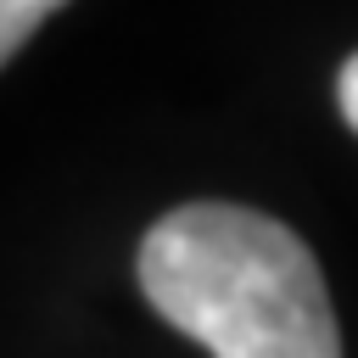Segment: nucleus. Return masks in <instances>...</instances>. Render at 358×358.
<instances>
[{"instance_id": "nucleus-1", "label": "nucleus", "mask_w": 358, "mask_h": 358, "mask_svg": "<svg viewBox=\"0 0 358 358\" xmlns=\"http://www.w3.org/2000/svg\"><path fill=\"white\" fill-rule=\"evenodd\" d=\"M145 302L213 358H341L324 274L296 229L235 201H185L140 241Z\"/></svg>"}, {"instance_id": "nucleus-2", "label": "nucleus", "mask_w": 358, "mask_h": 358, "mask_svg": "<svg viewBox=\"0 0 358 358\" xmlns=\"http://www.w3.org/2000/svg\"><path fill=\"white\" fill-rule=\"evenodd\" d=\"M50 11H56L50 0H0V62H6Z\"/></svg>"}, {"instance_id": "nucleus-3", "label": "nucleus", "mask_w": 358, "mask_h": 358, "mask_svg": "<svg viewBox=\"0 0 358 358\" xmlns=\"http://www.w3.org/2000/svg\"><path fill=\"white\" fill-rule=\"evenodd\" d=\"M336 101H341V117H347L352 134H358V56L341 67V78H336Z\"/></svg>"}]
</instances>
